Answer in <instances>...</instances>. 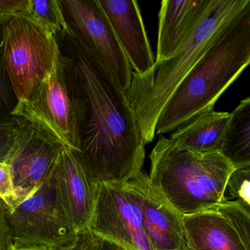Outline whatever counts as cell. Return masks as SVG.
I'll use <instances>...</instances> for the list:
<instances>
[{
    "label": "cell",
    "instance_id": "6da1fadb",
    "mask_svg": "<svg viewBox=\"0 0 250 250\" xmlns=\"http://www.w3.org/2000/svg\"><path fill=\"white\" fill-rule=\"evenodd\" d=\"M78 95L80 151L74 153L96 184H122L140 173L146 149L125 93L66 33L57 36Z\"/></svg>",
    "mask_w": 250,
    "mask_h": 250
},
{
    "label": "cell",
    "instance_id": "7a4b0ae2",
    "mask_svg": "<svg viewBox=\"0 0 250 250\" xmlns=\"http://www.w3.org/2000/svg\"><path fill=\"white\" fill-rule=\"evenodd\" d=\"M250 63V5L210 45L175 89L156 123L155 134L175 131L209 109Z\"/></svg>",
    "mask_w": 250,
    "mask_h": 250
},
{
    "label": "cell",
    "instance_id": "3957f363",
    "mask_svg": "<svg viewBox=\"0 0 250 250\" xmlns=\"http://www.w3.org/2000/svg\"><path fill=\"white\" fill-rule=\"evenodd\" d=\"M250 5V0H216L190 39L167 59L155 61L143 75L133 72L125 93L145 145L154 140L156 123L184 77L227 27Z\"/></svg>",
    "mask_w": 250,
    "mask_h": 250
},
{
    "label": "cell",
    "instance_id": "277c9868",
    "mask_svg": "<svg viewBox=\"0 0 250 250\" xmlns=\"http://www.w3.org/2000/svg\"><path fill=\"white\" fill-rule=\"evenodd\" d=\"M149 181L181 216L225 203L234 165L221 153H197L160 136L150 154Z\"/></svg>",
    "mask_w": 250,
    "mask_h": 250
},
{
    "label": "cell",
    "instance_id": "5b68a950",
    "mask_svg": "<svg viewBox=\"0 0 250 250\" xmlns=\"http://www.w3.org/2000/svg\"><path fill=\"white\" fill-rule=\"evenodd\" d=\"M78 95L68 60L58 49L50 74L19 103L13 116L21 117L72 152L80 151Z\"/></svg>",
    "mask_w": 250,
    "mask_h": 250
},
{
    "label": "cell",
    "instance_id": "8992f818",
    "mask_svg": "<svg viewBox=\"0 0 250 250\" xmlns=\"http://www.w3.org/2000/svg\"><path fill=\"white\" fill-rule=\"evenodd\" d=\"M3 33L5 66L21 103L53 69L59 46L55 36L21 14L4 24Z\"/></svg>",
    "mask_w": 250,
    "mask_h": 250
},
{
    "label": "cell",
    "instance_id": "52a82bcc",
    "mask_svg": "<svg viewBox=\"0 0 250 250\" xmlns=\"http://www.w3.org/2000/svg\"><path fill=\"white\" fill-rule=\"evenodd\" d=\"M5 216L14 249L55 250L74 242L80 235L71 228L60 209L55 171L20 204L13 208L5 206Z\"/></svg>",
    "mask_w": 250,
    "mask_h": 250
},
{
    "label": "cell",
    "instance_id": "ba28073f",
    "mask_svg": "<svg viewBox=\"0 0 250 250\" xmlns=\"http://www.w3.org/2000/svg\"><path fill=\"white\" fill-rule=\"evenodd\" d=\"M71 35L126 93L133 71L98 0H59Z\"/></svg>",
    "mask_w": 250,
    "mask_h": 250
},
{
    "label": "cell",
    "instance_id": "9c48e42d",
    "mask_svg": "<svg viewBox=\"0 0 250 250\" xmlns=\"http://www.w3.org/2000/svg\"><path fill=\"white\" fill-rule=\"evenodd\" d=\"M63 147L24 119L6 161L11 166L14 188V200L9 208L20 204L52 176Z\"/></svg>",
    "mask_w": 250,
    "mask_h": 250
},
{
    "label": "cell",
    "instance_id": "30bf717a",
    "mask_svg": "<svg viewBox=\"0 0 250 250\" xmlns=\"http://www.w3.org/2000/svg\"><path fill=\"white\" fill-rule=\"evenodd\" d=\"M88 231L125 250H154L138 208L121 184H98Z\"/></svg>",
    "mask_w": 250,
    "mask_h": 250
},
{
    "label": "cell",
    "instance_id": "8fae6325",
    "mask_svg": "<svg viewBox=\"0 0 250 250\" xmlns=\"http://www.w3.org/2000/svg\"><path fill=\"white\" fill-rule=\"evenodd\" d=\"M138 208L143 228L154 250H187L182 216L141 172L121 184Z\"/></svg>",
    "mask_w": 250,
    "mask_h": 250
},
{
    "label": "cell",
    "instance_id": "7c38bea8",
    "mask_svg": "<svg viewBox=\"0 0 250 250\" xmlns=\"http://www.w3.org/2000/svg\"><path fill=\"white\" fill-rule=\"evenodd\" d=\"M57 200L70 226L77 234L88 230L98 184L90 178L71 150L63 147L55 169Z\"/></svg>",
    "mask_w": 250,
    "mask_h": 250
},
{
    "label": "cell",
    "instance_id": "4fadbf2b",
    "mask_svg": "<svg viewBox=\"0 0 250 250\" xmlns=\"http://www.w3.org/2000/svg\"><path fill=\"white\" fill-rule=\"evenodd\" d=\"M122 47L133 72L143 75L155 63L138 2L134 0H98Z\"/></svg>",
    "mask_w": 250,
    "mask_h": 250
},
{
    "label": "cell",
    "instance_id": "5bb4252c",
    "mask_svg": "<svg viewBox=\"0 0 250 250\" xmlns=\"http://www.w3.org/2000/svg\"><path fill=\"white\" fill-rule=\"evenodd\" d=\"M216 0H164L159 14L155 61L167 59L190 39Z\"/></svg>",
    "mask_w": 250,
    "mask_h": 250
},
{
    "label": "cell",
    "instance_id": "9a60e30c",
    "mask_svg": "<svg viewBox=\"0 0 250 250\" xmlns=\"http://www.w3.org/2000/svg\"><path fill=\"white\" fill-rule=\"evenodd\" d=\"M182 222L191 250H250L215 206L183 216Z\"/></svg>",
    "mask_w": 250,
    "mask_h": 250
},
{
    "label": "cell",
    "instance_id": "2e32d148",
    "mask_svg": "<svg viewBox=\"0 0 250 250\" xmlns=\"http://www.w3.org/2000/svg\"><path fill=\"white\" fill-rule=\"evenodd\" d=\"M230 114L209 109L177 128L169 140L197 153L220 152Z\"/></svg>",
    "mask_w": 250,
    "mask_h": 250
},
{
    "label": "cell",
    "instance_id": "e0dca14e",
    "mask_svg": "<svg viewBox=\"0 0 250 250\" xmlns=\"http://www.w3.org/2000/svg\"><path fill=\"white\" fill-rule=\"evenodd\" d=\"M221 153L237 168L250 167V98L231 112Z\"/></svg>",
    "mask_w": 250,
    "mask_h": 250
},
{
    "label": "cell",
    "instance_id": "ac0fdd59",
    "mask_svg": "<svg viewBox=\"0 0 250 250\" xmlns=\"http://www.w3.org/2000/svg\"><path fill=\"white\" fill-rule=\"evenodd\" d=\"M21 15L57 36L68 33L59 0H28Z\"/></svg>",
    "mask_w": 250,
    "mask_h": 250
},
{
    "label": "cell",
    "instance_id": "d6986e66",
    "mask_svg": "<svg viewBox=\"0 0 250 250\" xmlns=\"http://www.w3.org/2000/svg\"><path fill=\"white\" fill-rule=\"evenodd\" d=\"M226 201H235L250 212V167L237 168L229 175L225 187Z\"/></svg>",
    "mask_w": 250,
    "mask_h": 250
},
{
    "label": "cell",
    "instance_id": "ffe728a7",
    "mask_svg": "<svg viewBox=\"0 0 250 250\" xmlns=\"http://www.w3.org/2000/svg\"><path fill=\"white\" fill-rule=\"evenodd\" d=\"M215 207L230 224L244 245L250 250V212L235 201L225 202Z\"/></svg>",
    "mask_w": 250,
    "mask_h": 250
},
{
    "label": "cell",
    "instance_id": "44dd1931",
    "mask_svg": "<svg viewBox=\"0 0 250 250\" xmlns=\"http://www.w3.org/2000/svg\"><path fill=\"white\" fill-rule=\"evenodd\" d=\"M3 26L0 24V118L13 116L18 104L5 66Z\"/></svg>",
    "mask_w": 250,
    "mask_h": 250
},
{
    "label": "cell",
    "instance_id": "7402d4cb",
    "mask_svg": "<svg viewBox=\"0 0 250 250\" xmlns=\"http://www.w3.org/2000/svg\"><path fill=\"white\" fill-rule=\"evenodd\" d=\"M24 121L18 116L0 118V162H6L9 158Z\"/></svg>",
    "mask_w": 250,
    "mask_h": 250
},
{
    "label": "cell",
    "instance_id": "603a6c76",
    "mask_svg": "<svg viewBox=\"0 0 250 250\" xmlns=\"http://www.w3.org/2000/svg\"><path fill=\"white\" fill-rule=\"evenodd\" d=\"M0 198L5 206L11 207L14 198V188L11 166L6 162H0Z\"/></svg>",
    "mask_w": 250,
    "mask_h": 250
},
{
    "label": "cell",
    "instance_id": "cb8c5ba5",
    "mask_svg": "<svg viewBox=\"0 0 250 250\" xmlns=\"http://www.w3.org/2000/svg\"><path fill=\"white\" fill-rule=\"evenodd\" d=\"M28 0H0V24L4 25L25 9Z\"/></svg>",
    "mask_w": 250,
    "mask_h": 250
},
{
    "label": "cell",
    "instance_id": "d4e9b609",
    "mask_svg": "<svg viewBox=\"0 0 250 250\" xmlns=\"http://www.w3.org/2000/svg\"><path fill=\"white\" fill-rule=\"evenodd\" d=\"M13 241L5 216V203L0 198V250H11Z\"/></svg>",
    "mask_w": 250,
    "mask_h": 250
},
{
    "label": "cell",
    "instance_id": "484cf974",
    "mask_svg": "<svg viewBox=\"0 0 250 250\" xmlns=\"http://www.w3.org/2000/svg\"><path fill=\"white\" fill-rule=\"evenodd\" d=\"M89 250H116L117 246L110 241L93 235L89 231Z\"/></svg>",
    "mask_w": 250,
    "mask_h": 250
},
{
    "label": "cell",
    "instance_id": "4316f807",
    "mask_svg": "<svg viewBox=\"0 0 250 250\" xmlns=\"http://www.w3.org/2000/svg\"><path fill=\"white\" fill-rule=\"evenodd\" d=\"M89 231L80 233L78 239L55 250H89Z\"/></svg>",
    "mask_w": 250,
    "mask_h": 250
},
{
    "label": "cell",
    "instance_id": "83f0119b",
    "mask_svg": "<svg viewBox=\"0 0 250 250\" xmlns=\"http://www.w3.org/2000/svg\"><path fill=\"white\" fill-rule=\"evenodd\" d=\"M11 250H42V249H14L13 248Z\"/></svg>",
    "mask_w": 250,
    "mask_h": 250
},
{
    "label": "cell",
    "instance_id": "f1b7e54d",
    "mask_svg": "<svg viewBox=\"0 0 250 250\" xmlns=\"http://www.w3.org/2000/svg\"><path fill=\"white\" fill-rule=\"evenodd\" d=\"M116 250H124V249L121 248V247H118V246H117Z\"/></svg>",
    "mask_w": 250,
    "mask_h": 250
},
{
    "label": "cell",
    "instance_id": "f546056e",
    "mask_svg": "<svg viewBox=\"0 0 250 250\" xmlns=\"http://www.w3.org/2000/svg\"><path fill=\"white\" fill-rule=\"evenodd\" d=\"M190 250V249H188V250Z\"/></svg>",
    "mask_w": 250,
    "mask_h": 250
}]
</instances>
